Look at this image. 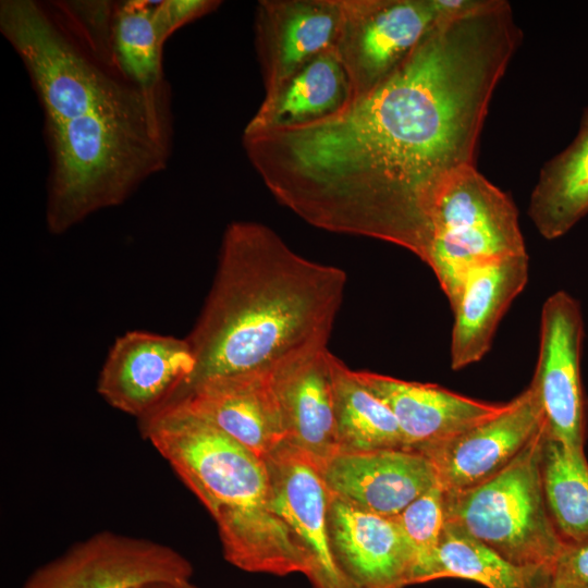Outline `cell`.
I'll use <instances>...</instances> for the list:
<instances>
[{
	"instance_id": "6da1fadb",
	"label": "cell",
	"mask_w": 588,
	"mask_h": 588,
	"mask_svg": "<svg viewBox=\"0 0 588 588\" xmlns=\"http://www.w3.org/2000/svg\"><path fill=\"white\" fill-rule=\"evenodd\" d=\"M522 32L509 2L440 22L381 85L340 112L244 130L274 198L309 224L427 258L450 181L474 166L492 94Z\"/></svg>"
},
{
	"instance_id": "7a4b0ae2",
	"label": "cell",
	"mask_w": 588,
	"mask_h": 588,
	"mask_svg": "<svg viewBox=\"0 0 588 588\" xmlns=\"http://www.w3.org/2000/svg\"><path fill=\"white\" fill-rule=\"evenodd\" d=\"M345 284L343 270L304 258L269 226L231 222L211 289L186 336L196 368L177 396L205 380L271 371L328 346Z\"/></svg>"
},
{
	"instance_id": "3957f363",
	"label": "cell",
	"mask_w": 588,
	"mask_h": 588,
	"mask_svg": "<svg viewBox=\"0 0 588 588\" xmlns=\"http://www.w3.org/2000/svg\"><path fill=\"white\" fill-rule=\"evenodd\" d=\"M44 113L49 164L69 169L172 145L171 102L159 101L121 66L111 23L95 13H42L15 34Z\"/></svg>"
},
{
	"instance_id": "277c9868",
	"label": "cell",
	"mask_w": 588,
	"mask_h": 588,
	"mask_svg": "<svg viewBox=\"0 0 588 588\" xmlns=\"http://www.w3.org/2000/svg\"><path fill=\"white\" fill-rule=\"evenodd\" d=\"M139 421L143 436L213 518L230 564L307 576L308 555L273 507L264 460L179 404Z\"/></svg>"
},
{
	"instance_id": "5b68a950",
	"label": "cell",
	"mask_w": 588,
	"mask_h": 588,
	"mask_svg": "<svg viewBox=\"0 0 588 588\" xmlns=\"http://www.w3.org/2000/svg\"><path fill=\"white\" fill-rule=\"evenodd\" d=\"M544 424L503 470L471 488L445 491V522L463 527L506 560L552 568L563 542L549 515L541 478Z\"/></svg>"
},
{
	"instance_id": "8992f818",
	"label": "cell",
	"mask_w": 588,
	"mask_h": 588,
	"mask_svg": "<svg viewBox=\"0 0 588 588\" xmlns=\"http://www.w3.org/2000/svg\"><path fill=\"white\" fill-rule=\"evenodd\" d=\"M483 0H345L336 51L351 101L387 81L443 20L466 14Z\"/></svg>"
},
{
	"instance_id": "52a82bcc",
	"label": "cell",
	"mask_w": 588,
	"mask_h": 588,
	"mask_svg": "<svg viewBox=\"0 0 588 588\" xmlns=\"http://www.w3.org/2000/svg\"><path fill=\"white\" fill-rule=\"evenodd\" d=\"M191 562L175 549L109 530L77 542L37 568L22 588H147L191 583Z\"/></svg>"
},
{
	"instance_id": "ba28073f",
	"label": "cell",
	"mask_w": 588,
	"mask_h": 588,
	"mask_svg": "<svg viewBox=\"0 0 588 588\" xmlns=\"http://www.w3.org/2000/svg\"><path fill=\"white\" fill-rule=\"evenodd\" d=\"M540 319L538 359L530 385L537 393L548 437L584 450L587 402L580 375L581 307L571 294L559 291L544 302Z\"/></svg>"
},
{
	"instance_id": "9c48e42d",
	"label": "cell",
	"mask_w": 588,
	"mask_h": 588,
	"mask_svg": "<svg viewBox=\"0 0 588 588\" xmlns=\"http://www.w3.org/2000/svg\"><path fill=\"white\" fill-rule=\"evenodd\" d=\"M196 368L187 338L130 331L111 346L97 391L113 408L143 420L168 406Z\"/></svg>"
},
{
	"instance_id": "30bf717a",
	"label": "cell",
	"mask_w": 588,
	"mask_h": 588,
	"mask_svg": "<svg viewBox=\"0 0 588 588\" xmlns=\"http://www.w3.org/2000/svg\"><path fill=\"white\" fill-rule=\"evenodd\" d=\"M544 424L535 389L529 387L497 415L422 454L432 463L445 491L477 486L503 470Z\"/></svg>"
},
{
	"instance_id": "8fae6325",
	"label": "cell",
	"mask_w": 588,
	"mask_h": 588,
	"mask_svg": "<svg viewBox=\"0 0 588 588\" xmlns=\"http://www.w3.org/2000/svg\"><path fill=\"white\" fill-rule=\"evenodd\" d=\"M327 522L335 563L351 588L413 585L414 551L395 516L368 512L330 493Z\"/></svg>"
},
{
	"instance_id": "7c38bea8",
	"label": "cell",
	"mask_w": 588,
	"mask_h": 588,
	"mask_svg": "<svg viewBox=\"0 0 588 588\" xmlns=\"http://www.w3.org/2000/svg\"><path fill=\"white\" fill-rule=\"evenodd\" d=\"M345 0H265L255 14V48L265 95L318 54L336 49Z\"/></svg>"
},
{
	"instance_id": "4fadbf2b",
	"label": "cell",
	"mask_w": 588,
	"mask_h": 588,
	"mask_svg": "<svg viewBox=\"0 0 588 588\" xmlns=\"http://www.w3.org/2000/svg\"><path fill=\"white\" fill-rule=\"evenodd\" d=\"M265 462L273 507L308 555L306 577L311 588H351L332 552L327 522L330 492L318 465L287 442Z\"/></svg>"
},
{
	"instance_id": "5bb4252c",
	"label": "cell",
	"mask_w": 588,
	"mask_h": 588,
	"mask_svg": "<svg viewBox=\"0 0 588 588\" xmlns=\"http://www.w3.org/2000/svg\"><path fill=\"white\" fill-rule=\"evenodd\" d=\"M170 404L208 421L264 461L286 442L271 371L205 380Z\"/></svg>"
},
{
	"instance_id": "9a60e30c",
	"label": "cell",
	"mask_w": 588,
	"mask_h": 588,
	"mask_svg": "<svg viewBox=\"0 0 588 588\" xmlns=\"http://www.w3.org/2000/svg\"><path fill=\"white\" fill-rule=\"evenodd\" d=\"M320 470L331 494L382 516L399 515L438 483L430 460L406 449L341 451Z\"/></svg>"
},
{
	"instance_id": "2e32d148",
	"label": "cell",
	"mask_w": 588,
	"mask_h": 588,
	"mask_svg": "<svg viewBox=\"0 0 588 588\" xmlns=\"http://www.w3.org/2000/svg\"><path fill=\"white\" fill-rule=\"evenodd\" d=\"M332 356L326 346L290 358L271 370L286 442L319 468L340 451Z\"/></svg>"
},
{
	"instance_id": "e0dca14e",
	"label": "cell",
	"mask_w": 588,
	"mask_h": 588,
	"mask_svg": "<svg viewBox=\"0 0 588 588\" xmlns=\"http://www.w3.org/2000/svg\"><path fill=\"white\" fill-rule=\"evenodd\" d=\"M356 375L393 413L404 448L419 453L497 415L504 407V404L474 400L436 384L370 371H356Z\"/></svg>"
},
{
	"instance_id": "ac0fdd59",
	"label": "cell",
	"mask_w": 588,
	"mask_h": 588,
	"mask_svg": "<svg viewBox=\"0 0 588 588\" xmlns=\"http://www.w3.org/2000/svg\"><path fill=\"white\" fill-rule=\"evenodd\" d=\"M529 274L527 253L490 259L464 277L450 302L454 321L451 333V367L463 369L489 351L500 320L524 290Z\"/></svg>"
},
{
	"instance_id": "d6986e66",
	"label": "cell",
	"mask_w": 588,
	"mask_h": 588,
	"mask_svg": "<svg viewBox=\"0 0 588 588\" xmlns=\"http://www.w3.org/2000/svg\"><path fill=\"white\" fill-rule=\"evenodd\" d=\"M351 86L336 49L327 50L301 66L275 90L265 95L245 130L315 122L351 102Z\"/></svg>"
},
{
	"instance_id": "ffe728a7",
	"label": "cell",
	"mask_w": 588,
	"mask_h": 588,
	"mask_svg": "<svg viewBox=\"0 0 588 588\" xmlns=\"http://www.w3.org/2000/svg\"><path fill=\"white\" fill-rule=\"evenodd\" d=\"M528 216L547 240L561 237L588 216V107L573 142L541 168Z\"/></svg>"
},
{
	"instance_id": "44dd1931",
	"label": "cell",
	"mask_w": 588,
	"mask_h": 588,
	"mask_svg": "<svg viewBox=\"0 0 588 588\" xmlns=\"http://www.w3.org/2000/svg\"><path fill=\"white\" fill-rule=\"evenodd\" d=\"M332 376L339 452L405 449L389 406L334 355Z\"/></svg>"
},
{
	"instance_id": "7402d4cb",
	"label": "cell",
	"mask_w": 588,
	"mask_h": 588,
	"mask_svg": "<svg viewBox=\"0 0 588 588\" xmlns=\"http://www.w3.org/2000/svg\"><path fill=\"white\" fill-rule=\"evenodd\" d=\"M551 569L512 563L463 527L445 522L429 581L453 577L486 588H544Z\"/></svg>"
},
{
	"instance_id": "603a6c76",
	"label": "cell",
	"mask_w": 588,
	"mask_h": 588,
	"mask_svg": "<svg viewBox=\"0 0 588 588\" xmlns=\"http://www.w3.org/2000/svg\"><path fill=\"white\" fill-rule=\"evenodd\" d=\"M543 495L563 544L588 539V462L585 450L546 437L541 456Z\"/></svg>"
},
{
	"instance_id": "cb8c5ba5",
	"label": "cell",
	"mask_w": 588,
	"mask_h": 588,
	"mask_svg": "<svg viewBox=\"0 0 588 588\" xmlns=\"http://www.w3.org/2000/svg\"><path fill=\"white\" fill-rule=\"evenodd\" d=\"M113 44L126 74L149 96L171 102L162 65L164 42L154 21V1H115Z\"/></svg>"
},
{
	"instance_id": "d4e9b609",
	"label": "cell",
	"mask_w": 588,
	"mask_h": 588,
	"mask_svg": "<svg viewBox=\"0 0 588 588\" xmlns=\"http://www.w3.org/2000/svg\"><path fill=\"white\" fill-rule=\"evenodd\" d=\"M395 517L414 551L413 584L429 581L445 524L444 489L434 485Z\"/></svg>"
},
{
	"instance_id": "484cf974",
	"label": "cell",
	"mask_w": 588,
	"mask_h": 588,
	"mask_svg": "<svg viewBox=\"0 0 588 588\" xmlns=\"http://www.w3.org/2000/svg\"><path fill=\"white\" fill-rule=\"evenodd\" d=\"M221 1L161 0L154 1V21L163 42L182 26L215 11Z\"/></svg>"
},
{
	"instance_id": "4316f807",
	"label": "cell",
	"mask_w": 588,
	"mask_h": 588,
	"mask_svg": "<svg viewBox=\"0 0 588 588\" xmlns=\"http://www.w3.org/2000/svg\"><path fill=\"white\" fill-rule=\"evenodd\" d=\"M544 588H588V539L563 544Z\"/></svg>"
},
{
	"instance_id": "83f0119b",
	"label": "cell",
	"mask_w": 588,
	"mask_h": 588,
	"mask_svg": "<svg viewBox=\"0 0 588 588\" xmlns=\"http://www.w3.org/2000/svg\"><path fill=\"white\" fill-rule=\"evenodd\" d=\"M187 585H188V584L182 585V586H179V585L160 584V585H152V586H150L149 588H186Z\"/></svg>"
},
{
	"instance_id": "f1b7e54d",
	"label": "cell",
	"mask_w": 588,
	"mask_h": 588,
	"mask_svg": "<svg viewBox=\"0 0 588 588\" xmlns=\"http://www.w3.org/2000/svg\"><path fill=\"white\" fill-rule=\"evenodd\" d=\"M186 588H199V587H196V586H194L192 583H189V584L186 586Z\"/></svg>"
},
{
	"instance_id": "f546056e",
	"label": "cell",
	"mask_w": 588,
	"mask_h": 588,
	"mask_svg": "<svg viewBox=\"0 0 588 588\" xmlns=\"http://www.w3.org/2000/svg\"><path fill=\"white\" fill-rule=\"evenodd\" d=\"M149 587H150V586H149ZM149 587H147V588H149Z\"/></svg>"
}]
</instances>
